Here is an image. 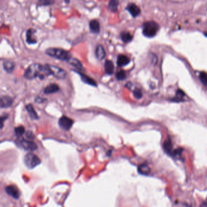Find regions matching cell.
I'll use <instances>...</instances> for the list:
<instances>
[{
  "label": "cell",
  "instance_id": "obj_1",
  "mask_svg": "<svg viewBox=\"0 0 207 207\" xmlns=\"http://www.w3.org/2000/svg\"><path fill=\"white\" fill-rule=\"evenodd\" d=\"M50 75L49 71L46 65L43 66L39 64H33L26 69L24 76L26 79H33L36 77L43 79Z\"/></svg>",
  "mask_w": 207,
  "mask_h": 207
},
{
  "label": "cell",
  "instance_id": "obj_2",
  "mask_svg": "<svg viewBox=\"0 0 207 207\" xmlns=\"http://www.w3.org/2000/svg\"><path fill=\"white\" fill-rule=\"evenodd\" d=\"M46 54L49 57L61 61H68L71 58L70 52L60 48H49L46 50Z\"/></svg>",
  "mask_w": 207,
  "mask_h": 207
},
{
  "label": "cell",
  "instance_id": "obj_3",
  "mask_svg": "<svg viewBox=\"0 0 207 207\" xmlns=\"http://www.w3.org/2000/svg\"><path fill=\"white\" fill-rule=\"evenodd\" d=\"M159 30V24L154 21H147L143 24V34L147 38H152L155 36Z\"/></svg>",
  "mask_w": 207,
  "mask_h": 207
},
{
  "label": "cell",
  "instance_id": "obj_4",
  "mask_svg": "<svg viewBox=\"0 0 207 207\" xmlns=\"http://www.w3.org/2000/svg\"><path fill=\"white\" fill-rule=\"evenodd\" d=\"M24 161L26 166L29 169L36 167L41 163L40 158L32 153H28L26 154L24 158Z\"/></svg>",
  "mask_w": 207,
  "mask_h": 207
},
{
  "label": "cell",
  "instance_id": "obj_5",
  "mask_svg": "<svg viewBox=\"0 0 207 207\" xmlns=\"http://www.w3.org/2000/svg\"><path fill=\"white\" fill-rule=\"evenodd\" d=\"M51 75H53L58 79H64L66 76V72L64 70L59 68V67L47 64L46 65Z\"/></svg>",
  "mask_w": 207,
  "mask_h": 207
},
{
  "label": "cell",
  "instance_id": "obj_6",
  "mask_svg": "<svg viewBox=\"0 0 207 207\" xmlns=\"http://www.w3.org/2000/svg\"><path fill=\"white\" fill-rule=\"evenodd\" d=\"M17 143L18 144V146L20 147L21 148H23L26 150L30 151H33L37 149V146L35 142L28 140L25 139L19 140Z\"/></svg>",
  "mask_w": 207,
  "mask_h": 207
},
{
  "label": "cell",
  "instance_id": "obj_7",
  "mask_svg": "<svg viewBox=\"0 0 207 207\" xmlns=\"http://www.w3.org/2000/svg\"><path fill=\"white\" fill-rule=\"evenodd\" d=\"M59 127L65 130H69L73 125V120L71 119L63 116L59 120Z\"/></svg>",
  "mask_w": 207,
  "mask_h": 207
},
{
  "label": "cell",
  "instance_id": "obj_8",
  "mask_svg": "<svg viewBox=\"0 0 207 207\" xmlns=\"http://www.w3.org/2000/svg\"><path fill=\"white\" fill-rule=\"evenodd\" d=\"M126 10H128L131 15L134 18H136L140 15L141 12L140 8L134 3H129L126 7Z\"/></svg>",
  "mask_w": 207,
  "mask_h": 207
},
{
  "label": "cell",
  "instance_id": "obj_9",
  "mask_svg": "<svg viewBox=\"0 0 207 207\" xmlns=\"http://www.w3.org/2000/svg\"><path fill=\"white\" fill-rule=\"evenodd\" d=\"M5 191L8 195H9L10 196L12 197L15 199H18L20 198V191L15 186L13 185L7 186L5 188Z\"/></svg>",
  "mask_w": 207,
  "mask_h": 207
},
{
  "label": "cell",
  "instance_id": "obj_10",
  "mask_svg": "<svg viewBox=\"0 0 207 207\" xmlns=\"http://www.w3.org/2000/svg\"><path fill=\"white\" fill-rule=\"evenodd\" d=\"M36 30L33 29H29L26 31V41L29 44H34L37 43V40L35 36Z\"/></svg>",
  "mask_w": 207,
  "mask_h": 207
},
{
  "label": "cell",
  "instance_id": "obj_11",
  "mask_svg": "<svg viewBox=\"0 0 207 207\" xmlns=\"http://www.w3.org/2000/svg\"><path fill=\"white\" fill-rule=\"evenodd\" d=\"M89 29L94 34H98L100 31V24L97 20H92L89 22Z\"/></svg>",
  "mask_w": 207,
  "mask_h": 207
},
{
  "label": "cell",
  "instance_id": "obj_12",
  "mask_svg": "<svg viewBox=\"0 0 207 207\" xmlns=\"http://www.w3.org/2000/svg\"><path fill=\"white\" fill-rule=\"evenodd\" d=\"M163 148L166 153L169 155L173 156V146L171 142V141L170 138H167V139L163 143Z\"/></svg>",
  "mask_w": 207,
  "mask_h": 207
},
{
  "label": "cell",
  "instance_id": "obj_13",
  "mask_svg": "<svg viewBox=\"0 0 207 207\" xmlns=\"http://www.w3.org/2000/svg\"><path fill=\"white\" fill-rule=\"evenodd\" d=\"M13 103V99L8 96H4L1 99V107L7 108L12 105Z\"/></svg>",
  "mask_w": 207,
  "mask_h": 207
},
{
  "label": "cell",
  "instance_id": "obj_14",
  "mask_svg": "<svg viewBox=\"0 0 207 207\" xmlns=\"http://www.w3.org/2000/svg\"><path fill=\"white\" fill-rule=\"evenodd\" d=\"M95 55L97 58L100 60L103 59L106 56V52L104 47L102 45L97 46L95 49Z\"/></svg>",
  "mask_w": 207,
  "mask_h": 207
},
{
  "label": "cell",
  "instance_id": "obj_15",
  "mask_svg": "<svg viewBox=\"0 0 207 207\" xmlns=\"http://www.w3.org/2000/svg\"><path fill=\"white\" fill-rule=\"evenodd\" d=\"M129 62H130L129 58L124 55H120L117 57V63L119 67L126 65L129 63Z\"/></svg>",
  "mask_w": 207,
  "mask_h": 207
},
{
  "label": "cell",
  "instance_id": "obj_16",
  "mask_svg": "<svg viewBox=\"0 0 207 207\" xmlns=\"http://www.w3.org/2000/svg\"><path fill=\"white\" fill-rule=\"evenodd\" d=\"M119 0H109L108 3V9L113 13H116L118 11Z\"/></svg>",
  "mask_w": 207,
  "mask_h": 207
},
{
  "label": "cell",
  "instance_id": "obj_17",
  "mask_svg": "<svg viewBox=\"0 0 207 207\" xmlns=\"http://www.w3.org/2000/svg\"><path fill=\"white\" fill-rule=\"evenodd\" d=\"M105 72L108 74V75H112L114 72V65L113 62L110 61V60H107L106 61L105 63Z\"/></svg>",
  "mask_w": 207,
  "mask_h": 207
},
{
  "label": "cell",
  "instance_id": "obj_18",
  "mask_svg": "<svg viewBox=\"0 0 207 207\" xmlns=\"http://www.w3.org/2000/svg\"><path fill=\"white\" fill-rule=\"evenodd\" d=\"M120 38L122 41L125 43H128L133 39L132 35L128 31H122L120 33Z\"/></svg>",
  "mask_w": 207,
  "mask_h": 207
},
{
  "label": "cell",
  "instance_id": "obj_19",
  "mask_svg": "<svg viewBox=\"0 0 207 207\" xmlns=\"http://www.w3.org/2000/svg\"><path fill=\"white\" fill-rule=\"evenodd\" d=\"M59 90V87L56 84H51L48 86L44 90V93L45 94H51L57 92Z\"/></svg>",
  "mask_w": 207,
  "mask_h": 207
},
{
  "label": "cell",
  "instance_id": "obj_20",
  "mask_svg": "<svg viewBox=\"0 0 207 207\" xmlns=\"http://www.w3.org/2000/svg\"><path fill=\"white\" fill-rule=\"evenodd\" d=\"M138 172L142 175H148L150 173V168L147 164H142L138 167Z\"/></svg>",
  "mask_w": 207,
  "mask_h": 207
},
{
  "label": "cell",
  "instance_id": "obj_21",
  "mask_svg": "<svg viewBox=\"0 0 207 207\" xmlns=\"http://www.w3.org/2000/svg\"><path fill=\"white\" fill-rule=\"evenodd\" d=\"M3 66H4V70L6 72H7L9 73H10V72H12L13 70L14 67H15V64L12 61H6L3 63Z\"/></svg>",
  "mask_w": 207,
  "mask_h": 207
},
{
  "label": "cell",
  "instance_id": "obj_22",
  "mask_svg": "<svg viewBox=\"0 0 207 207\" xmlns=\"http://www.w3.org/2000/svg\"><path fill=\"white\" fill-rule=\"evenodd\" d=\"M79 73L80 74V76H81V78H82V81H83L84 83H86V84H89V85L93 86H97L96 83L95 82V81L93 80V79L89 78V76H86V75H85L84 74H82V73H79Z\"/></svg>",
  "mask_w": 207,
  "mask_h": 207
},
{
  "label": "cell",
  "instance_id": "obj_23",
  "mask_svg": "<svg viewBox=\"0 0 207 207\" xmlns=\"http://www.w3.org/2000/svg\"><path fill=\"white\" fill-rule=\"evenodd\" d=\"M56 3L55 0H38L37 1V6L42 7V6H52Z\"/></svg>",
  "mask_w": 207,
  "mask_h": 207
},
{
  "label": "cell",
  "instance_id": "obj_24",
  "mask_svg": "<svg viewBox=\"0 0 207 207\" xmlns=\"http://www.w3.org/2000/svg\"><path fill=\"white\" fill-rule=\"evenodd\" d=\"M67 62L70 64H71L72 65H73L75 67H76L77 68H78L79 70H82V69H83L82 64H81V62L78 59L71 58Z\"/></svg>",
  "mask_w": 207,
  "mask_h": 207
},
{
  "label": "cell",
  "instance_id": "obj_25",
  "mask_svg": "<svg viewBox=\"0 0 207 207\" xmlns=\"http://www.w3.org/2000/svg\"><path fill=\"white\" fill-rule=\"evenodd\" d=\"M26 109L29 113L30 117L33 119H38V115L36 113V112L35 111L33 107H32V105L31 104H29L26 106Z\"/></svg>",
  "mask_w": 207,
  "mask_h": 207
},
{
  "label": "cell",
  "instance_id": "obj_26",
  "mask_svg": "<svg viewBox=\"0 0 207 207\" xmlns=\"http://www.w3.org/2000/svg\"><path fill=\"white\" fill-rule=\"evenodd\" d=\"M25 130L23 126H19L15 128V135L18 137L21 136L25 133Z\"/></svg>",
  "mask_w": 207,
  "mask_h": 207
},
{
  "label": "cell",
  "instance_id": "obj_27",
  "mask_svg": "<svg viewBox=\"0 0 207 207\" xmlns=\"http://www.w3.org/2000/svg\"><path fill=\"white\" fill-rule=\"evenodd\" d=\"M199 79L201 81V83L204 85V86H207V73L202 72H201L200 75H199Z\"/></svg>",
  "mask_w": 207,
  "mask_h": 207
},
{
  "label": "cell",
  "instance_id": "obj_28",
  "mask_svg": "<svg viewBox=\"0 0 207 207\" xmlns=\"http://www.w3.org/2000/svg\"><path fill=\"white\" fill-rule=\"evenodd\" d=\"M184 96H185V93L182 90L178 89L176 91V96L174 99H176V101H179V100L182 101V99H183Z\"/></svg>",
  "mask_w": 207,
  "mask_h": 207
},
{
  "label": "cell",
  "instance_id": "obj_29",
  "mask_svg": "<svg viewBox=\"0 0 207 207\" xmlns=\"http://www.w3.org/2000/svg\"><path fill=\"white\" fill-rule=\"evenodd\" d=\"M126 78V73L123 70H120L116 74V78L118 80H124Z\"/></svg>",
  "mask_w": 207,
  "mask_h": 207
},
{
  "label": "cell",
  "instance_id": "obj_30",
  "mask_svg": "<svg viewBox=\"0 0 207 207\" xmlns=\"http://www.w3.org/2000/svg\"><path fill=\"white\" fill-rule=\"evenodd\" d=\"M133 93L134 97L137 99H140L142 97V93L139 89H136Z\"/></svg>",
  "mask_w": 207,
  "mask_h": 207
},
{
  "label": "cell",
  "instance_id": "obj_31",
  "mask_svg": "<svg viewBox=\"0 0 207 207\" xmlns=\"http://www.w3.org/2000/svg\"><path fill=\"white\" fill-rule=\"evenodd\" d=\"M26 137L29 139H33L34 138V135L33 134L32 132L31 131H28L26 133Z\"/></svg>",
  "mask_w": 207,
  "mask_h": 207
},
{
  "label": "cell",
  "instance_id": "obj_32",
  "mask_svg": "<svg viewBox=\"0 0 207 207\" xmlns=\"http://www.w3.org/2000/svg\"><path fill=\"white\" fill-rule=\"evenodd\" d=\"M199 207H207V203H206V202L202 203Z\"/></svg>",
  "mask_w": 207,
  "mask_h": 207
},
{
  "label": "cell",
  "instance_id": "obj_33",
  "mask_svg": "<svg viewBox=\"0 0 207 207\" xmlns=\"http://www.w3.org/2000/svg\"><path fill=\"white\" fill-rule=\"evenodd\" d=\"M64 2L67 4H69V2H70V0H64Z\"/></svg>",
  "mask_w": 207,
  "mask_h": 207
},
{
  "label": "cell",
  "instance_id": "obj_34",
  "mask_svg": "<svg viewBox=\"0 0 207 207\" xmlns=\"http://www.w3.org/2000/svg\"><path fill=\"white\" fill-rule=\"evenodd\" d=\"M205 36H207V33H205Z\"/></svg>",
  "mask_w": 207,
  "mask_h": 207
}]
</instances>
